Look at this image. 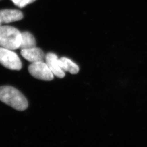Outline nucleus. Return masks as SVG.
<instances>
[{
	"label": "nucleus",
	"instance_id": "nucleus-1",
	"mask_svg": "<svg viewBox=\"0 0 147 147\" xmlns=\"http://www.w3.org/2000/svg\"><path fill=\"white\" fill-rule=\"evenodd\" d=\"M0 100L16 110H25L28 107L26 98L21 92L11 86L0 87Z\"/></svg>",
	"mask_w": 147,
	"mask_h": 147
},
{
	"label": "nucleus",
	"instance_id": "nucleus-2",
	"mask_svg": "<svg viewBox=\"0 0 147 147\" xmlns=\"http://www.w3.org/2000/svg\"><path fill=\"white\" fill-rule=\"evenodd\" d=\"M21 33L17 28L9 26H0V47L9 50L19 49Z\"/></svg>",
	"mask_w": 147,
	"mask_h": 147
},
{
	"label": "nucleus",
	"instance_id": "nucleus-3",
	"mask_svg": "<svg viewBox=\"0 0 147 147\" xmlns=\"http://www.w3.org/2000/svg\"><path fill=\"white\" fill-rule=\"evenodd\" d=\"M0 63L5 68L13 70H20L22 63L18 55L11 50L0 47Z\"/></svg>",
	"mask_w": 147,
	"mask_h": 147
},
{
	"label": "nucleus",
	"instance_id": "nucleus-4",
	"mask_svg": "<svg viewBox=\"0 0 147 147\" xmlns=\"http://www.w3.org/2000/svg\"><path fill=\"white\" fill-rule=\"evenodd\" d=\"M28 71L33 77L39 80L51 81L54 78V75L47 63L43 61L32 63L28 67Z\"/></svg>",
	"mask_w": 147,
	"mask_h": 147
},
{
	"label": "nucleus",
	"instance_id": "nucleus-5",
	"mask_svg": "<svg viewBox=\"0 0 147 147\" xmlns=\"http://www.w3.org/2000/svg\"><path fill=\"white\" fill-rule=\"evenodd\" d=\"M45 61L54 76L58 78H63L65 76V72L61 68L59 59L56 54L48 53L45 56Z\"/></svg>",
	"mask_w": 147,
	"mask_h": 147
},
{
	"label": "nucleus",
	"instance_id": "nucleus-6",
	"mask_svg": "<svg viewBox=\"0 0 147 147\" xmlns=\"http://www.w3.org/2000/svg\"><path fill=\"white\" fill-rule=\"evenodd\" d=\"M21 55L24 58L31 63L43 61L45 57L42 50L36 47L22 49Z\"/></svg>",
	"mask_w": 147,
	"mask_h": 147
},
{
	"label": "nucleus",
	"instance_id": "nucleus-7",
	"mask_svg": "<svg viewBox=\"0 0 147 147\" xmlns=\"http://www.w3.org/2000/svg\"><path fill=\"white\" fill-rule=\"evenodd\" d=\"M23 18L22 12L16 9H4L0 11V20L2 24L18 21Z\"/></svg>",
	"mask_w": 147,
	"mask_h": 147
},
{
	"label": "nucleus",
	"instance_id": "nucleus-8",
	"mask_svg": "<svg viewBox=\"0 0 147 147\" xmlns=\"http://www.w3.org/2000/svg\"><path fill=\"white\" fill-rule=\"evenodd\" d=\"M59 63L61 68L64 72H69L71 74H76L79 73L78 65L69 58L62 57L59 59Z\"/></svg>",
	"mask_w": 147,
	"mask_h": 147
},
{
	"label": "nucleus",
	"instance_id": "nucleus-9",
	"mask_svg": "<svg viewBox=\"0 0 147 147\" xmlns=\"http://www.w3.org/2000/svg\"><path fill=\"white\" fill-rule=\"evenodd\" d=\"M36 47V41L34 36L28 32L21 33V43L19 49H26Z\"/></svg>",
	"mask_w": 147,
	"mask_h": 147
},
{
	"label": "nucleus",
	"instance_id": "nucleus-10",
	"mask_svg": "<svg viewBox=\"0 0 147 147\" xmlns=\"http://www.w3.org/2000/svg\"><path fill=\"white\" fill-rule=\"evenodd\" d=\"M11 1L16 5L22 8L27 5L28 4L32 3L36 0H11Z\"/></svg>",
	"mask_w": 147,
	"mask_h": 147
},
{
	"label": "nucleus",
	"instance_id": "nucleus-11",
	"mask_svg": "<svg viewBox=\"0 0 147 147\" xmlns=\"http://www.w3.org/2000/svg\"><path fill=\"white\" fill-rule=\"evenodd\" d=\"M1 24H2V22H1V21L0 20V26L1 25Z\"/></svg>",
	"mask_w": 147,
	"mask_h": 147
}]
</instances>
